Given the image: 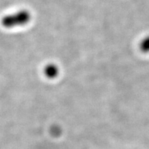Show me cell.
<instances>
[{
	"instance_id": "6da1fadb",
	"label": "cell",
	"mask_w": 149,
	"mask_h": 149,
	"mask_svg": "<svg viewBox=\"0 0 149 149\" xmlns=\"http://www.w3.org/2000/svg\"><path fill=\"white\" fill-rule=\"evenodd\" d=\"M31 19V13L27 10H20L7 15L1 19V24L6 29H13L27 24Z\"/></svg>"
},
{
	"instance_id": "7a4b0ae2",
	"label": "cell",
	"mask_w": 149,
	"mask_h": 149,
	"mask_svg": "<svg viewBox=\"0 0 149 149\" xmlns=\"http://www.w3.org/2000/svg\"><path fill=\"white\" fill-rule=\"evenodd\" d=\"M44 74L50 79H53L57 76L59 73V68L55 64H49L44 67Z\"/></svg>"
},
{
	"instance_id": "3957f363",
	"label": "cell",
	"mask_w": 149,
	"mask_h": 149,
	"mask_svg": "<svg viewBox=\"0 0 149 149\" xmlns=\"http://www.w3.org/2000/svg\"><path fill=\"white\" fill-rule=\"evenodd\" d=\"M139 48L144 53H149V35L142 39L139 44Z\"/></svg>"
}]
</instances>
